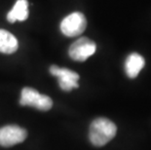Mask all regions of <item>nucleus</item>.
I'll list each match as a JSON object with an SVG mask.
<instances>
[{
  "label": "nucleus",
  "mask_w": 151,
  "mask_h": 150,
  "mask_svg": "<svg viewBox=\"0 0 151 150\" xmlns=\"http://www.w3.org/2000/svg\"><path fill=\"white\" fill-rule=\"evenodd\" d=\"M117 133L116 125L107 118L99 117L91 123L89 139L93 145L101 147L114 139Z\"/></svg>",
  "instance_id": "f257e3e1"
},
{
  "label": "nucleus",
  "mask_w": 151,
  "mask_h": 150,
  "mask_svg": "<svg viewBox=\"0 0 151 150\" xmlns=\"http://www.w3.org/2000/svg\"><path fill=\"white\" fill-rule=\"evenodd\" d=\"M20 104L22 106H31L41 111H48L53 106V100L46 95H41L35 89L25 87L22 90Z\"/></svg>",
  "instance_id": "f03ea898"
},
{
  "label": "nucleus",
  "mask_w": 151,
  "mask_h": 150,
  "mask_svg": "<svg viewBox=\"0 0 151 150\" xmlns=\"http://www.w3.org/2000/svg\"><path fill=\"white\" fill-rule=\"evenodd\" d=\"M97 51V45L88 37H81L74 41L68 49V55L75 62H85Z\"/></svg>",
  "instance_id": "7ed1b4c3"
},
{
  "label": "nucleus",
  "mask_w": 151,
  "mask_h": 150,
  "mask_svg": "<svg viewBox=\"0 0 151 150\" xmlns=\"http://www.w3.org/2000/svg\"><path fill=\"white\" fill-rule=\"evenodd\" d=\"M86 27V17L80 12H74L66 16L60 23V30L67 37L78 36L84 32Z\"/></svg>",
  "instance_id": "20e7f679"
},
{
  "label": "nucleus",
  "mask_w": 151,
  "mask_h": 150,
  "mask_svg": "<svg viewBox=\"0 0 151 150\" xmlns=\"http://www.w3.org/2000/svg\"><path fill=\"white\" fill-rule=\"evenodd\" d=\"M27 132L18 125H7L0 128V145L11 147L24 141Z\"/></svg>",
  "instance_id": "39448f33"
},
{
  "label": "nucleus",
  "mask_w": 151,
  "mask_h": 150,
  "mask_svg": "<svg viewBox=\"0 0 151 150\" xmlns=\"http://www.w3.org/2000/svg\"><path fill=\"white\" fill-rule=\"evenodd\" d=\"M50 72L51 74L56 76L58 78L60 88L63 91L70 92L73 89H77L79 87V74L75 71H73V70L59 67L57 65H52L50 67Z\"/></svg>",
  "instance_id": "423d86ee"
},
{
  "label": "nucleus",
  "mask_w": 151,
  "mask_h": 150,
  "mask_svg": "<svg viewBox=\"0 0 151 150\" xmlns=\"http://www.w3.org/2000/svg\"><path fill=\"white\" fill-rule=\"evenodd\" d=\"M145 65V60L139 53H132L125 60V72L130 79L137 78Z\"/></svg>",
  "instance_id": "0eeeda50"
},
{
  "label": "nucleus",
  "mask_w": 151,
  "mask_h": 150,
  "mask_svg": "<svg viewBox=\"0 0 151 150\" xmlns=\"http://www.w3.org/2000/svg\"><path fill=\"white\" fill-rule=\"evenodd\" d=\"M19 43L14 35L7 30L0 29V53L11 55L18 50Z\"/></svg>",
  "instance_id": "6e6552de"
},
{
  "label": "nucleus",
  "mask_w": 151,
  "mask_h": 150,
  "mask_svg": "<svg viewBox=\"0 0 151 150\" xmlns=\"http://www.w3.org/2000/svg\"><path fill=\"white\" fill-rule=\"evenodd\" d=\"M28 18V2L27 0H17L13 9L7 14L9 23H15L17 21H25Z\"/></svg>",
  "instance_id": "1a4fd4ad"
}]
</instances>
